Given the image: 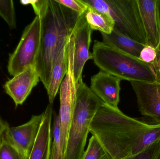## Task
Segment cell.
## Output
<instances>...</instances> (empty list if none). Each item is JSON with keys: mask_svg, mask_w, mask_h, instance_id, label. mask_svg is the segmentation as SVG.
<instances>
[{"mask_svg": "<svg viewBox=\"0 0 160 159\" xmlns=\"http://www.w3.org/2000/svg\"><path fill=\"white\" fill-rule=\"evenodd\" d=\"M41 22L40 45L35 67L48 90L52 70L62 46L69 39L81 16L57 0L28 1Z\"/></svg>", "mask_w": 160, "mask_h": 159, "instance_id": "obj_1", "label": "cell"}, {"mask_svg": "<svg viewBox=\"0 0 160 159\" xmlns=\"http://www.w3.org/2000/svg\"><path fill=\"white\" fill-rule=\"evenodd\" d=\"M154 125L128 116L119 108H112L104 104L93 117L89 131L111 159H122L130 156L132 144L136 134Z\"/></svg>", "mask_w": 160, "mask_h": 159, "instance_id": "obj_2", "label": "cell"}, {"mask_svg": "<svg viewBox=\"0 0 160 159\" xmlns=\"http://www.w3.org/2000/svg\"><path fill=\"white\" fill-rule=\"evenodd\" d=\"M95 64L101 71L121 80L160 82V58L147 63L100 41H95L92 51Z\"/></svg>", "mask_w": 160, "mask_h": 159, "instance_id": "obj_3", "label": "cell"}, {"mask_svg": "<svg viewBox=\"0 0 160 159\" xmlns=\"http://www.w3.org/2000/svg\"><path fill=\"white\" fill-rule=\"evenodd\" d=\"M103 104L83 81L78 85L64 159H82L90 133L89 126L97 111Z\"/></svg>", "mask_w": 160, "mask_h": 159, "instance_id": "obj_4", "label": "cell"}, {"mask_svg": "<svg viewBox=\"0 0 160 159\" xmlns=\"http://www.w3.org/2000/svg\"><path fill=\"white\" fill-rule=\"evenodd\" d=\"M88 7L108 14L114 28L136 42L147 45L146 35L137 0H83Z\"/></svg>", "mask_w": 160, "mask_h": 159, "instance_id": "obj_5", "label": "cell"}, {"mask_svg": "<svg viewBox=\"0 0 160 159\" xmlns=\"http://www.w3.org/2000/svg\"><path fill=\"white\" fill-rule=\"evenodd\" d=\"M74 31L68 45V69L60 88V106L59 114L62 149L64 155L67 145L68 132L74 113L78 85L74 77Z\"/></svg>", "mask_w": 160, "mask_h": 159, "instance_id": "obj_6", "label": "cell"}, {"mask_svg": "<svg viewBox=\"0 0 160 159\" xmlns=\"http://www.w3.org/2000/svg\"><path fill=\"white\" fill-rule=\"evenodd\" d=\"M41 22L36 16L27 25L13 53L9 55L7 69L11 76H15L28 67L34 66L40 45Z\"/></svg>", "mask_w": 160, "mask_h": 159, "instance_id": "obj_7", "label": "cell"}, {"mask_svg": "<svg viewBox=\"0 0 160 159\" xmlns=\"http://www.w3.org/2000/svg\"><path fill=\"white\" fill-rule=\"evenodd\" d=\"M43 113L32 115L27 123L9 128L4 134L5 138L13 146L24 159H28L35 143L42 123Z\"/></svg>", "mask_w": 160, "mask_h": 159, "instance_id": "obj_8", "label": "cell"}, {"mask_svg": "<svg viewBox=\"0 0 160 159\" xmlns=\"http://www.w3.org/2000/svg\"><path fill=\"white\" fill-rule=\"evenodd\" d=\"M92 31L84 15L81 16L74 30L73 70L78 85L83 82L82 73L86 63L88 60L93 59L92 53L89 51Z\"/></svg>", "mask_w": 160, "mask_h": 159, "instance_id": "obj_9", "label": "cell"}, {"mask_svg": "<svg viewBox=\"0 0 160 159\" xmlns=\"http://www.w3.org/2000/svg\"><path fill=\"white\" fill-rule=\"evenodd\" d=\"M142 115L153 119L160 125V82L130 81Z\"/></svg>", "mask_w": 160, "mask_h": 159, "instance_id": "obj_10", "label": "cell"}, {"mask_svg": "<svg viewBox=\"0 0 160 159\" xmlns=\"http://www.w3.org/2000/svg\"><path fill=\"white\" fill-rule=\"evenodd\" d=\"M39 80L40 77L35 66H30L7 81L4 89L17 107L23 104Z\"/></svg>", "mask_w": 160, "mask_h": 159, "instance_id": "obj_11", "label": "cell"}, {"mask_svg": "<svg viewBox=\"0 0 160 159\" xmlns=\"http://www.w3.org/2000/svg\"><path fill=\"white\" fill-rule=\"evenodd\" d=\"M121 81L120 78L100 70L91 77L90 88L104 104L117 109Z\"/></svg>", "mask_w": 160, "mask_h": 159, "instance_id": "obj_12", "label": "cell"}, {"mask_svg": "<svg viewBox=\"0 0 160 159\" xmlns=\"http://www.w3.org/2000/svg\"><path fill=\"white\" fill-rule=\"evenodd\" d=\"M146 35L147 45L160 55V26L157 0H137Z\"/></svg>", "mask_w": 160, "mask_h": 159, "instance_id": "obj_13", "label": "cell"}, {"mask_svg": "<svg viewBox=\"0 0 160 159\" xmlns=\"http://www.w3.org/2000/svg\"><path fill=\"white\" fill-rule=\"evenodd\" d=\"M53 113L52 104H49L43 112L42 123L28 159H51L52 136L51 123Z\"/></svg>", "mask_w": 160, "mask_h": 159, "instance_id": "obj_14", "label": "cell"}, {"mask_svg": "<svg viewBox=\"0 0 160 159\" xmlns=\"http://www.w3.org/2000/svg\"><path fill=\"white\" fill-rule=\"evenodd\" d=\"M69 39L62 46L56 56L52 66L50 82L48 89L47 90L50 104H53L62 82L67 72L68 69V45Z\"/></svg>", "mask_w": 160, "mask_h": 159, "instance_id": "obj_15", "label": "cell"}, {"mask_svg": "<svg viewBox=\"0 0 160 159\" xmlns=\"http://www.w3.org/2000/svg\"><path fill=\"white\" fill-rule=\"evenodd\" d=\"M101 33L102 43L138 58L141 51L146 46L124 35L115 28L109 34Z\"/></svg>", "mask_w": 160, "mask_h": 159, "instance_id": "obj_16", "label": "cell"}, {"mask_svg": "<svg viewBox=\"0 0 160 159\" xmlns=\"http://www.w3.org/2000/svg\"><path fill=\"white\" fill-rule=\"evenodd\" d=\"M160 141V124H156L151 128L142 130L133 139L131 148L130 156L138 154Z\"/></svg>", "mask_w": 160, "mask_h": 159, "instance_id": "obj_17", "label": "cell"}, {"mask_svg": "<svg viewBox=\"0 0 160 159\" xmlns=\"http://www.w3.org/2000/svg\"><path fill=\"white\" fill-rule=\"evenodd\" d=\"M84 16L92 30H98L101 33L109 34L114 28V22L109 15L101 13L92 7H89Z\"/></svg>", "mask_w": 160, "mask_h": 159, "instance_id": "obj_18", "label": "cell"}, {"mask_svg": "<svg viewBox=\"0 0 160 159\" xmlns=\"http://www.w3.org/2000/svg\"><path fill=\"white\" fill-rule=\"evenodd\" d=\"M53 142L52 146L51 159H64V155L62 149L61 139V129L59 115L53 112Z\"/></svg>", "mask_w": 160, "mask_h": 159, "instance_id": "obj_19", "label": "cell"}, {"mask_svg": "<svg viewBox=\"0 0 160 159\" xmlns=\"http://www.w3.org/2000/svg\"><path fill=\"white\" fill-rule=\"evenodd\" d=\"M82 159H111L98 140L92 135Z\"/></svg>", "mask_w": 160, "mask_h": 159, "instance_id": "obj_20", "label": "cell"}, {"mask_svg": "<svg viewBox=\"0 0 160 159\" xmlns=\"http://www.w3.org/2000/svg\"><path fill=\"white\" fill-rule=\"evenodd\" d=\"M0 16L3 19L10 29L16 28V14L13 1H0Z\"/></svg>", "mask_w": 160, "mask_h": 159, "instance_id": "obj_21", "label": "cell"}, {"mask_svg": "<svg viewBox=\"0 0 160 159\" xmlns=\"http://www.w3.org/2000/svg\"><path fill=\"white\" fill-rule=\"evenodd\" d=\"M0 159H24L19 151L3 135L0 139Z\"/></svg>", "mask_w": 160, "mask_h": 159, "instance_id": "obj_22", "label": "cell"}, {"mask_svg": "<svg viewBox=\"0 0 160 159\" xmlns=\"http://www.w3.org/2000/svg\"><path fill=\"white\" fill-rule=\"evenodd\" d=\"M57 1L76 12L79 16L83 15L89 7L83 0H57Z\"/></svg>", "mask_w": 160, "mask_h": 159, "instance_id": "obj_23", "label": "cell"}, {"mask_svg": "<svg viewBox=\"0 0 160 159\" xmlns=\"http://www.w3.org/2000/svg\"><path fill=\"white\" fill-rule=\"evenodd\" d=\"M160 142L155 143L143 151L122 159H154L159 147Z\"/></svg>", "mask_w": 160, "mask_h": 159, "instance_id": "obj_24", "label": "cell"}, {"mask_svg": "<svg viewBox=\"0 0 160 159\" xmlns=\"http://www.w3.org/2000/svg\"><path fill=\"white\" fill-rule=\"evenodd\" d=\"M160 55L157 50L150 46L146 45L141 51L139 59L147 63H153Z\"/></svg>", "mask_w": 160, "mask_h": 159, "instance_id": "obj_25", "label": "cell"}, {"mask_svg": "<svg viewBox=\"0 0 160 159\" xmlns=\"http://www.w3.org/2000/svg\"><path fill=\"white\" fill-rule=\"evenodd\" d=\"M9 128V126L8 123L3 121L0 118V139Z\"/></svg>", "mask_w": 160, "mask_h": 159, "instance_id": "obj_26", "label": "cell"}, {"mask_svg": "<svg viewBox=\"0 0 160 159\" xmlns=\"http://www.w3.org/2000/svg\"><path fill=\"white\" fill-rule=\"evenodd\" d=\"M157 7H158V14L160 26V0H157Z\"/></svg>", "mask_w": 160, "mask_h": 159, "instance_id": "obj_27", "label": "cell"}, {"mask_svg": "<svg viewBox=\"0 0 160 159\" xmlns=\"http://www.w3.org/2000/svg\"><path fill=\"white\" fill-rule=\"evenodd\" d=\"M154 159H160V144L158 150V152H157V154H156Z\"/></svg>", "mask_w": 160, "mask_h": 159, "instance_id": "obj_28", "label": "cell"}]
</instances>
